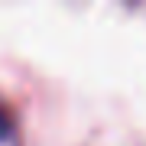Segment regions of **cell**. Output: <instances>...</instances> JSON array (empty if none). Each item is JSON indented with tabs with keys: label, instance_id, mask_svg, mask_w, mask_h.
<instances>
[{
	"label": "cell",
	"instance_id": "6da1fadb",
	"mask_svg": "<svg viewBox=\"0 0 146 146\" xmlns=\"http://www.w3.org/2000/svg\"><path fill=\"white\" fill-rule=\"evenodd\" d=\"M10 130H13V120H10V114H7L3 107H0V140L10 136Z\"/></svg>",
	"mask_w": 146,
	"mask_h": 146
}]
</instances>
